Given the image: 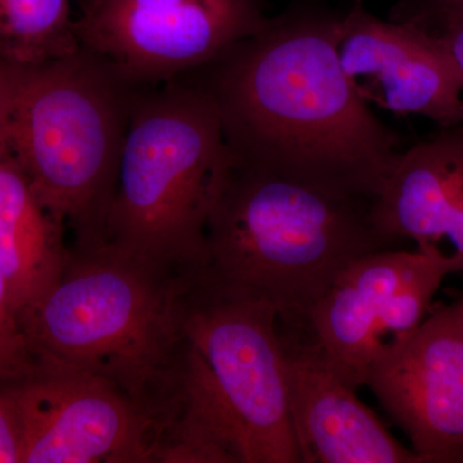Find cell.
<instances>
[{"mask_svg":"<svg viewBox=\"0 0 463 463\" xmlns=\"http://www.w3.org/2000/svg\"><path fill=\"white\" fill-rule=\"evenodd\" d=\"M185 76L214 99L246 165L371 203L401 155L341 69L337 20L268 18Z\"/></svg>","mask_w":463,"mask_h":463,"instance_id":"1","label":"cell"},{"mask_svg":"<svg viewBox=\"0 0 463 463\" xmlns=\"http://www.w3.org/2000/svg\"><path fill=\"white\" fill-rule=\"evenodd\" d=\"M192 276L109 242L71 246L56 285L18 315L33 359L109 380L160 419Z\"/></svg>","mask_w":463,"mask_h":463,"instance_id":"2","label":"cell"},{"mask_svg":"<svg viewBox=\"0 0 463 463\" xmlns=\"http://www.w3.org/2000/svg\"><path fill=\"white\" fill-rule=\"evenodd\" d=\"M134 83L81 45L39 65L0 61V142L74 245L106 242V224L134 99Z\"/></svg>","mask_w":463,"mask_h":463,"instance_id":"3","label":"cell"},{"mask_svg":"<svg viewBox=\"0 0 463 463\" xmlns=\"http://www.w3.org/2000/svg\"><path fill=\"white\" fill-rule=\"evenodd\" d=\"M367 201L234 160L207 225L201 272L263 298L292 335L346 268L390 242Z\"/></svg>","mask_w":463,"mask_h":463,"instance_id":"4","label":"cell"},{"mask_svg":"<svg viewBox=\"0 0 463 463\" xmlns=\"http://www.w3.org/2000/svg\"><path fill=\"white\" fill-rule=\"evenodd\" d=\"M233 165L214 99L182 75L143 85L125 137L106 242L185 274L205 268L207 225Z\"/></svg>","mask_w":463,"mask_h":463,"instance_id":"5","label":"cell"},{"mask_svg":"<svg viewBox=\"0 0 463 463\" xmlns=\"http://www.w3.org/2000/svg\"><path fill=\"white\" fill-rule=\"evenodd\" d=\"M183 332L241 463H300L279 313L263 298L194 274Z\"/></svg>","mask_w":463,"mask_h":463,"instance_id":"6","label":"cell"},{"mask_svg":"<svg viewBox=\"0 0 463 463\" xmlns=\"http://www.w3.org/2000/svg\"><path fill=\"white\" fill-rule=\"evenodd\" d=\"M0 392L16 412L21 463H156L160 419L109 380L36 364Z\"/></svg>","mask_w":463,"mask_h":463,"instance_id":"7","label":"cell"},{"mask_svg":"<svg viewBox=\"0 0 463 463\" xmlns=\"http://www.w3.org/2000/svg\"><path fill=\"white\" fill-rule=\"evenodd\" d=\"M81 45L154 85L207 65L268 18L259 0H79Z\"/></svg>","mask_w":463,"mask_h":463,"instance_id":"8","label":"cell"},{"mask_svg":"<svg viewBox=\"0 0 463 463\" xmlns=\"http://www.w3.org/2000/svg\"><path fill=\"white\" fill-rule=\"evenodd\" d=\"M448 274L443 261L419 250L365 255L317 301L300 339L358 390L383 344L412 331L429 315Z\"/></svg>","mask_w":463,"mask_h":463,"instance_id":"9","label":"cell"},{"mask_svg":"<svg viewBox=\"0 0 463 463\" xmlns=\"http://www.w3.org/2000/svg\"><path fill=\"white\" fill-rule=\"evenodd\" d=\"M364 386L422 463H463V294L383 344Z\"/></svg>","mask_w":463,"mask_h":463,"instance_id":"10","label":"cell"},{"mask_svg":"<svg viewBox=\"0 0 463 463\" xmlns=\"http://www.w3.org/2000/svg\"><path fill=\"white\" fill-rule=\"evenodd\" d=\"M337 27L341 69L362 99L443 128L463 124V79L434 33L411 20L381 21L361 0Z\"/></svg>","mask_w":463,"mask_h":463,"instance_id":"11","label":"cell"},{"mask_svg":"<svg viewBox=\"0 0 463 463\" xmlns=\"http://www.w3.org/2000/svg\"><path fill=\"white\" fill-rule=\"evenodd\" d=\"M370 216L388 242L413 240L450 274L463 272V124L402 152Z\"/></svg>","mask_w":463,"mask_h":463,"instance_id":"12","label":"cell"},{"mask_svg":"<svg viewBox=\"0 0 463 463\" xmlns=\"http://www.w3.org/2000/svg\"><path fill=\"white\" fill-rule=\"evenodd\" d=\"M282 337L300 463H422L312 344Z\"/></svg>","mask_w":463,"mask_h":463,"instance_id":"13","label":"cell"},{"mask_svg":"<svg viewBox=\"0 0 463 463\" xmlns=\"http://www.w3.org/2000/svg\"><path fill=\"white\" fill-rule=\"evenodd\" d=\"M66 230L0 142V272L18 315L60 279L70 252Z\"/></svg>","mask_w":463,"mask_h":463,"instance_id":"14","label":"cell"},{"mask_svg":"<svg viewBox=\"0 0 463 463\" xmlns=\"http://www.w3.org/2000/svg\"><path fill=\"white\" fill-rule=\"evenodd\" d=\"M80 48L70 0H0V61L39 65Z\"/></svg>","mask_w":463,"mask_h":463,"instance_id":"15","label":"cell"},{"mask_svg":"<svg viewBox=\"0 0 463 463\" xmlns=\"http://www.w3.org/2000/svg\"><path fill=\"white\" fill-rule=\"evenodd\" d=\"M35 364L7 282L0 272V386L32 373Z\"/></svg>","mask_w":463,"mask_h":463,"instance_id":"16","label":"cell"},{"mask_svg":"<svg viewBox=\"0 0 463 463\" xmlns=\"http://www.w3.org/2000/svg\"><path fill=\"white\" fill-rule=\"evenodd\" d=\"M431 24L437 27V32L430 33H434L441 43L448 56L452 60L453 65L456 66L457 71L463 79V11L446 14L423 26H429Z\"/></svg>","mask_w":463,"mask_h":463,"instance_id":"17","label":"cell"},{"mask_svg":"<svg viewBox=\"0 0 463 463\" xmlns=\"http://www.w3.org/2000/svg\"><path fill=\"white\" fill-rule=\"evenodd\" d=\"M0 463H21V435L16 412L0 392Z\"/></svg>","mask_w":463,"mask_h":463,"instance_id":"18","label":"cell"},{"mask_svg":"<svg viewBox=\"0 0 463 463\" xmlns=\"http://www.w3.org/2000/svg\"><path fill=\"white\" fill-rule=\"evenodd\" d=\"M459 11H463V0H423L421 11L411 20L420 25H428L438 18Z\"/></svg>","mask_w":463,"mask_h":463,"instance_id":"19","label":"cell"}]
</instances>
